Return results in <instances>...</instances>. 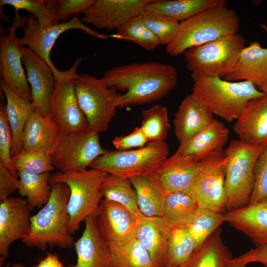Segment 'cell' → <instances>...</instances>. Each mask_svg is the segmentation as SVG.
I'll use <instances>...</instances> for the list:
<instances>
[{"instance_id": "cell-17", "label": "cell", "mask_w": 267, "mask_h": 267, "mask_svg": "<svg viewBox=\"0 0 267 267\" xmlns=\"http://www.w3.org/2000/svg\"><path fill=\"white\" fill-rule=\"evenodd\" d=\"M31 210L27 201L20 198L9 197L0 202V258H7L12 243L28 235Z\"/></svg>"}, {"instance_id": "cell-33", "label": "cell", "mask_w": 267, "mask_h": 267, "mask_svg": "<svg viewBox=\"0 0 267 267\" xmlns=\"http://www.w3.org/2000/svg\"><path fill=\"white\" fill-rule=\"evenodd\" d=\"M18 190L21 196L26 197L31 209L44 205L51 194L50 173L37 174L23 170L18 171Z\"/></svg>"}, {"instance_id": "cell-7", "label": "cell", "mask_w": 267, "mask_h": 267, "mask_svg": "<svg viewBox=\"0 0 267 267\" xmlns=\"http://www.w3.org/2000/svg\"><path fill=\"white\" fill-rule=\"evenodd\" d=\"M74 85L80 107L89 129L99 133L106 132L118 107L119 94L104 80L88 74L76 76Z\"/></svg>"}, {"instance_id": "cell-28", "label": "cell", "mask_w": 267, "mask_h": 267, "mask_svg": "<svg viewBox=\"0 0 267 267\" xmlns=\"http://www.w3.org/2000/svg\"><path fill=\"white\" fill-rule=\"evenodd\" d=\"M232 260L231 252L223 242L220 228L178 267H231Z\"/></svg>"}, {"instance_id": "cell-39", "label": "cell", "mask_w": 267, "mask_h": 267, "mask_svg": "<svg viewBox=\"0 0 267 267\" xmlns=\"http://www.w3.org/2000/svg\"><path fill=\"white\" fill-rule=\"evenodd\" d=\"M56 0H0V7L12 6L15 14L21 9L27 11L42 26H53L60 23L56 16Z\"/></svg>"}, {"instance_id": "cell-32", "label": "cell", "mask_w": 267, "mask_h": 267, "mask_svg": "<svg viewBox=\"0 0 267 267\" xmlns=\"http://www.w3.org/2000/svg\"><path fill=\"white\" fill-rule=\"evenodd\" d=\"M225 222L224 214L198 207L183 224L192 238L195 250Z\"/></svg>"}, {"instance_id": "cell-18", "label": "cell", "mask_w": 267, "mask_h": 267, "mask_svg": "<svg viewBox=\"0 0 267 267\" xmlns=\"http://www.w3.org/2000/svg\"><path fill=\"white\" fill-rule=\"evenodd\" d=\"M140 218L122 205L104 198L101 201L96 217L100 233L108 247L134 237Z\"/></svg>"}, {"instance_id": "cell-40", "label": "cell", "mask_w": 267, "mask_h": 267, "mask_svg": "<svg viewBox=\"0 0 267 267\" xmlns=\"http://www.w3.org/2000/svg\"><path fill=\"white\" fill-rule=\"evenodd\" d=\"M111 37L132 42L148 51L154 49L160 44L157 39L144 23L141 14L125 23Z\"/></svg>"}, {"instance_id": "cell-43", "label": "cell", "mask_w": 267, "mask_h": 267, "mask_svg": "<svg viewBox=\"0 0 267 267\" xmlns=\"http://www.w3.org/2000/svg\"><path fill=\"white\" fill-rule=\"evenodd\" d=\"M13 143L12 131L9 125L6 106L0 107V162L15 177L18 178V173L14 168L11 154Z\"/></svg>"}, {"instance_id": "cell-25", "label": "cell", "mask_w": 267, "mask_h": 267, "mask_svg": "<svg viewBox=\"0 0 267 267\" xmlns=\"http://www.w3.org/2000/svg\"><path fill=\"white\" fill-rule=\"evenodd\" d=\"M230 81H249L257 87L267 84V48L254 41L245 46L231 72L224 78Z\"/></svg>"}, {"instance_id": "cell-48", "label": "cell", "mask_w": 267, "mask_h": 267, "mask_svg": "<svg viewBox=\"0 0 267 267\" xmlns=\"http://www.w3.org/2000/svg\"><path fill=\"white\" fill-rule=\"evenodd\" d=\"M235 258L246 264L257 262L267 267V244L256 246Z\"/></svg>"}, {"instance_id": "cell-31", "label": "cell", "mask_w": 267, "mask_h": 267, "mask_svg": "<svg viewBox=\"0 0 267 267\" xmlns=\"http://www.w3.org/2000/svg\"><path fill=\"white\" fill-rule=\"evenodd\" d=\"M129 179L136 191L142 214L148 217H163L165 194L150 176H139Z\"/></svg>"}, {"instance_id": "cell-13", "label": "cell", "mask_w": 267, "mask_h": 267, "mask_svg": "<svg viewBox=\"0 0 267 267\" xmlns=\"http://www.w3.org/2000/svg\"><path fill=\"white\" fill-rule=\"evenodd\" d=\"M226 156L222 148L208 159L204 169L188 192L199 207L223 213L226 210L224 165Z\"/></svg>"}, {"instance_id": "cell-45", "label": "cell", "mask_w": 267, "mask_h": 267, "mask_svg": "<svg viewBox=\"0 0 267 267\" xmlns=\"http://www.w3.org/2000/svg\"><path fill=\"white\" fill-rule=\"evenodd\" d=\"M94 0H56L55 8L58 20H65L70 16H78L93 2Z\"/></svg>"}, {"instance_id": "cell-30", "label": "cell", "mask_w": 267, "mask_h": 267, "mask_svg": "<svg viewBox=\"0 0 267 267\" xmlns=\"http://www.w3.org/2000/svg\"><path fill=\"white\" fill-rule=\"evenodd\" d=\"M227 6L225 0H152L145 10L162 13L180 23L210 7Z\"/></svg>"}, {"instance_id": "cell-46", "label": "cell", "mask_w": 267, "mask_h": 267, "mask_svg": "<svg viewBox=\"0 0 267 267\" xmlns=\"http://www.w3.org/2000/svg\"><path fill=\"white\" fill-rule=\"evenodd\" d=\"M113 144L117 150H128L140 148L148 142L140 127H136L130 134L115 137Z\"/></svg>"}, {"instance_id": "cell-27", "label": "cell", "mask_w": 267, "mask_h": 267, "mask_svg": "<svg viewBox=\"0 0 267 267\" xmlns=\"http://www.w3.org/2000/svg\"><path fill=\"white\" fill-rule=\"evenodd\" d=\"M229 135L228 129L216 119L189 140L180 143L177 152L200 161L222 148Z\"/></svg>"}, {"instance_id": "cell-3", "label": "cell", "mask_w": 267, "mask_h": 267, "mask_svg": "<svg viewBox=\"0 0 267 267\" xmlns=\"http://www.w3.org/2000/svg\"><path fill=\"white\" fill-rule=\"evenodd\" d=\"M192 93L213 113L228 122L236 120L247 103L265 95L252 82L230 81L191 73Z\"/></svg>"}, {"instance_id": "cell-29", "label": "cell", "mask_w": 267, "mask_h": 267, "mask_svg": "<svg viewBox=\"0 0 267 267\" xmlns=\"http://www.w3.org/2000/svg\"><path fill=\"white\" fill-rule=\"evenodd\" d=\"M0 87L5 96L7 117L12 133L13 143L11 154L13 157L22 150L23 132L29 116L36 109L32 101L16 95L2 80L0 81Z\"/></svg>"}, {"instance_id": "cell-50", "label": "cell", "mask_w": 267, "mask_h": 267, "mask_svg": "<svg viewBox=\"0 0 267 267\" xmlns=\"http://www.w3.org/2000/svg\"><path fill=\"white\" fill-rule=\"evenodd\" d=\"M246 265V264L237 260L235 258H233L231 267H245Z\"/></svg>"}, {"instance_id": "cell-49", "label": "cell", "mask_w": 267, "mask_h": 267, "mask_svg": "<svg viewBox=\"0 0 267 267\" xmlns=\"http://www.w3.org/2000/svg\"><path fill=\"white\" fill-rule=\"evenodd\" d=\"M34 267H63L59 256L48 253Z\"/></svg>"}, {"instance_id": "cell-42", "label": "cell", "mask_w": 267, "mask_h": 267, "mask_svg": "<svg viewBox=\"0 0 267 267\" xmlns=\"http://www.w3.org/2000/svg\"><path fill=\"white\" fill-rule=\"evenodd\" d=\"M13 166L17 171L41 174L50 173L55 170L49 157L47 154L22 150L18 154L12 157Z\"/></svg>"}, {"instance_id": "cell-11", "label": "cell", "mask_w": 267, "mask_h": 267, "mask_svg": "<svg viewBox=\"0 0 267 267\" xmlns=\"http://www.w3.org/2000/svg\"><path fill=\"white\" fill-rule=\"evenodd\" d=\"M87 57H79L68 70L55 76L56 83L50 103V118L62 133L89 129L87 119L76 96L74 80L79 65Z\"/></svg>"}, {"instance_id": "cell-44", "label": "cell", "mask_w": 267, "mask_h": 267, "mask_svg": "<svg viewBox=\"0 0 267 267\" xmlns=\"http://www.w3.org/2000/svg\"><path fill=\"white\" fill-rule=\"evenodd\" d=\"M267 197V146L260 154L254 168V182L249 204Z\"/></svg>"}, {"instance_id": "cell-52", "label": "cell", "mask_w": 267, "mask_h": 267, "mask_svg": "<svg viewBox=\"0 0 267 267\" xmlns=\"http://www.w3.org/2000/svg\"><path fill=\"white\" fill-rule=\"evenodd\" d=\"M2 267H26L23 264L21 263H14L12 265L7 264L6 266Z\"/></svg>"}, {"instance_id": "cell-19", "label": "cell", "mask_w": 267, "mask_h": 267, "mask_svg": "<svg viewBox=\"0 0 267 267\" xmlns=\"http://www.w3.org/2000/svg\"><path fill=\"white\" fill-rule=\"evenodd\" d=\"M22 62L31 85L32 102L36 110L50 118V103L56 79L48 65L28 47L22 46Z\"/></svg>"}, {"instance_id": "cell-4", "label": "cell", "mask_w": 267, "mask_h": 267, "mask_svg": "<svg viewBox=\"0 0 267 267\" xmlns=\"http://www.w3.org/2000/svg\"><path fill=\"white\" fill-rule=\"evenodd\" d=\"M239 27V17L233 9L227 6L208 8L179 23L166 50L169 54L177 56L192 47L236 34Z\"/></svg>"}, {"instance_id": "cell-9", "label": "cell", "mask_w": 267, "mask_h": 267, "mask_svg": "<svg viewBox=\"0 0 267 267\" xmlns=\"http://www.w3.org/2000/svg\"><path fill=\"white\" fill-rule=\"evenodd\" d=\"M169 152L165 142H148L135 149L107 151L89 168L127 178L149 175L168 158Z\"/></svg>"}, {"instance_id": "cell-1", "label": "cell", "mask_w": 267, "mask_h": 267, "mask_svg": "<svg viewBox=\"0 0 267 267\" xmlns=\"http://www.w3.org/2000/svg\"><path fill=\"white\" fill-rule=\"evenodd\" d=\"M109 87L126 90L119 96L118 107L149 103L166 96L176 87L178 73L173 66L156 61L115 66L103 73Z\"/></svg>"}, {"instance_id": "cell-37", "label": "cell", "mask_w": 267, "mask_h": 267, "mask_svg": "<svg viewBox=\"0 0 267 267\" xmlns=\"http://www.w3.org/2000/svg\"><path fill=\"white\" fill-rule=\"evenodd\" d=\"M140 127L148 142H165L170 129L168 109L155 104L142 112Z\"/></svg>"}, {"instance_id": "cell-22", "label": "cell", "mask_w": 267, "mask_h": 267, "mask_svg": "<svg viewBox=\"0 0 267 267\" xmlns=\"http://www.w3.org/2000/svg\"><path fill=\"white\" fill-rule=\"evenodd\" d=\"M233 129L239 139L246 143L267 146V95L249 100Z\"/></svg>"}, {"instance_id": "cell-51", "label": "cell", "mask_w": 267, "mask_h": 267, "mask_svg": "<svg viewBox=\"0 0 267 267\" xmlns=\"http://www.w3.org/2000/svg\"><path fill=\"white\" fill-rule=\"evenodd\" d=\"M258 89L264 92L266 95H267V84L264 85L262 86L257 87Z\"/></svg>"}, {"instance_id": "cell-12", "label": "cell", "mask_w": 267, "mask_h": 267, "mask_svg": "<svg viewBox=\"0 0 267 267\" xmlns=\"http://www.w3.org/2000/svg\"><path fill=\"white\" fill-rule=\"evenodd\" d=\"M22 29L24 36L18 38L19 44L22 46L27 45L44 60L55 76L58 75L61 71L57 69L52 62L50 54L55 42L62 33L71 29H78L89 36L104 40L111 37L110 35L92 29L76 16L67 22L53 26H42L34 16L29 13Z\"/></svg>"}, {"instance_id": "cell-5", "label": "cell", "mask_w": 267, "mask_h": 267, "mask_svg": "<svg viewBox=\"0 0 267 267\" xmlns=\"http://www.w3.org/2000/svg\"><path fill=\"white\" fill-rule=\"evenodd\" d=\"M108 173L90 168L80 171H58L51 175L50 185L66 184L70 189L67 204L68 230L73 234L89 217H97L102 199V185Z\"/></svg>"}, {"instance_id": "cell-47", "label": "cell", "mask_w": 267, "mask_h": 267, "mask_svg": "<svg viewBox=\"0 0 267 267\" xmlns=\"http://www.w3.org/2000/svg\"><path fill=\"white\" fill-rule=\"evenodd\" d=\"M19 180L0 162V202L18 190Z\"/></svg>"}, {"instance_id": "cell-14", "label": "cell", "mask_w": 267, "mask_h": 267, "mask_svg": "<svg viewBox=\"0 0 267 267\" xmlns=\"http://www.w3.org/2000/svg\"><path fill=\"white\" fill-rule=\"evenodd\" d=\"M26 17L16 13L12 24L5 30L6 34L0 39V72L5 85L16 95L32 101L31 89L28 85L22 67L21 45L16 35V30L25 25Z\"/></svg>"}, {"instance_id": "cell-16", "label": "cell", "mask_w": 267, "mask_h": 267, "mask_svg": "<svg viewBox=\"0 0 267 267\" xmlns=\"http://www.w3.org/2000/svg\"><path fill=\"white\" fill-rule=\"evenodd\" d=\"M152 0H94L83 13L81 21L97 29L118 30L132 18L145 10Z\"/></svg>"}, {"instance_id": "cell-26", "label": "cell", "mask_w": 267, "mask_h": 267, "mask_svg": "<svg viewBox=\"0 0 267 267\" xmlns=\"http://www.w3.org/2000/svg\"><path fill=\"white\" fill-rule=\"evenodd\" d=\"M61 133L51 118L44 117L35 110L29 116L23 132L22 150L48 154Z\"/></svg>"}, {"instance_id": "cell-41", "label": "cell", "mask_w": 267, "mask_h": 267, "mask_svg": "<svg viewBox=\"0 0 267 267\" xmlns=\"http://www.w3.org/2000/svg\"><path fill=\"white\" fill-rule=\"evenodd\" d=\"M142 20L159 41L167 46L175 37L179 22L158 12L145 10L141 13Z\"/></svg>"}, {"instance_id": "cell-21", "label": "cell", "mask_w": 267, "mask_h": 267, "mask_svg": "<svg viewBox=\"0 0 267 267\" xmlns=\"http://www.w3.org/2000/svg\"><path fill=\"white\" fill-rule=\"evenodd\" d=\"M225 222L248 237L256 246L267 244V197L227 211Z\"/></svg>"}, {"instance_id": "cell-38", "label": "cell", "mask_w": 267, "mask_h": 267, "mask_svg": "<svg viewBox=\"0 0 267 267\" xmlns=\"http://www.w3.org/2000/svg\"><path fill=\"white\" fill-rule=\"evenodd\" d=\"M199 206L187 192L165 194L163 218L172 224H183Z\"/></svg>"}, {"instance_id": "cell-34", "label": "cell", "mask_w": 267, "mask_h": 267, "mask_svg": "<svg viewBox=\"0 0 267 267\" xmlns=\"http://www.w3.org/2000/svg\"><path fill=\"white\" fill-rule=\"evenodd\" d=\"M103 198L117 203L140 218L136 192L129 178L108 174L102 185Z\"/></svg>"}, {"instance_id": "cell-20", "label": "cell", "mask_w": 267, "mask_h": 267, "mask_svg": "<svg viewBox=\"0 0 267 267\" xmlns=\"http://www.w3.org/2000/svg\"><path fill=\"white\" fill-rule=\"evenodd\" d=\"M84 231L74 243L77 261L68 267H115L111 252L100 233L96 216L87 218Z\"/></svg>"}, {"instance_id": "cell-10", "label": "cell", "mask_w": 267, "mask_h": 267, "mask_svg": "<svg viewBox=\"0 0 267 267\" xmlns=\"http://www.w3.org/2000/svg\"><path fill=\"white\" fill-rule=\"evenodd\" d=\"M107 151L100 144L99 133L88 129L61 133L48 155L55 168L60 172H67L87 169Z\"/></svg>"}, {"instance_id": "cell-15", "label": "cell", "mask_w": 267, "mask_h": 267, "mask_svg": "<svg viewBox=\"0 0 267 267\" xmlns=\"http://www.w3.org/2000/svg\"><path fill=\"white\" fill-rule=\"evenodd\" d=\"M208 159L198 161L176 152L149 176L165 194L175 192H188L204 169Z\"/></svg>"}, {"instance_id": "cell-35", "label": "cell", "mask_w": 267, "mask_h": 267, "mask_svg": "<svg viewBox=\"0 0 267 267\" xmlns=\"http://www.w3.org/2000/svg\"><path fill=\"white\" fill-rule=\"evenodd\" d=\"M108 247L115 267H154L149 254L134 236Z\"/></svg>"}, {"instance_id": "cell-8", "label": "cell", "mask_w": 267, "mask_h": 267, "mask_svg": "<svg viewBox=\"0 0 267 267\" xmlns=\"http://www.w3.org/2000/svg\"><path fill=\"white\" fill-rule=\"evenodd\" d=\"M245 42L236 33L189 48L183 53L186 67L191 73L224 79L236 64Z\"/></svg>"}, {"instance_id": "cell-23", "label": "cell", "mask_w": 267, "mask_h": 267, "mask_svg": "<svg viewBox=\"0 0 267 267\" xmlns=\"http://www.w3.org/2000/svg\"><path fill=\"white\" fill-rule=\"evenodd\" d=\"M170 228L163 217L143 215L138 220L134 237L148 252L154 267H166Z\"/></svg>"}, {"instance_id": "cell-2", "label": "cell", "mask_w": 267, "mask_h": 267, "mask_svg": "<svg viewBox=\"0 0 267 267\" xmlns=\"http://www.w3.org/2000/svg\"><path fill=\"white\" fill-rule=\"evenodd\" d=\"M51 185L49 200L31 216L29 232L22 241L28 247L42 250H45L48 246L71 248L75 241L68 230L69 217L67 208L70 189L63 183Z\"/></svg>"}, {"instance_id": "cell-53", "label": "cell", "mask_w": 267, "mask_h": 267, "mask_svg": "<svg viewBox=\"0 0 267 267\" xmlns=\"http://www.w3.org/2000/svg\"><path fill=\"white\" fill-rule=\"evenodd\" d=\"M166 267H177L173 266H169V265H166Z\"/></svg>"}, {"instance_id": "cell-36", "label": "cell", "mask_w": 267, "mask_h": 267, "mask_svg": "<svg viewBox=\"0 0 267 267\" xmlns=\"http://www.w3.org/2000/svg\"><path fill=\"white\" fill-rule=\"evenodd\" d=\"M195 251L194 242L186 228L181 224L171 223L166 266L178 267L188 260Z\"/></svg>"}, {"instance_id": "cell-6", "label": "cell", "mask_w": 267, "mask_h": 267, "mask_svg": "<svg viewBox=\"0 0 267 267\" xmlns=\"http://www.w3.org/2000/svg\"><path fill=\"white\" fill-rule=\"evenodd\" d=\"M265 146L232 140L224 151V185L227 211L249 203L254 182L256 161Z\"/></svg>"}, {"instance_id": "cell-24", "label": "cell", "mask_w": 267, "mask_h": 267, "mask_svg": "<svg viewBox=\"0 0 267 267\" xmlns=\"http://www.w3.org/2000/svg\"><path fill=\"white\" fill-rule=\"evenodd\" d=\"M213 113L192 93L180 103L175 119V132L180 143H184L208 127L214 120Z\"/></svg>"}]
</instances>
